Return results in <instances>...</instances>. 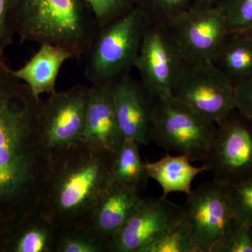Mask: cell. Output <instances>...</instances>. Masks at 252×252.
Returning a JSON list of instances; mask_svg holds the SVG:
<instances>
[{
    "label": "cell",
    "mask_w": 252,
    "mask_h": 252,
    "mask_svg": "<svg viewBox=\"0 0 252 252\" xmlns=\"http://www.w3.org/2000/svg\"><path fill=\"white\" fill-rule=\"evenodd\" d=\"M41 102L0 61V212L14 221L36 210L51 167L41 137Z\"/></svg>",
    "instance_id": "6da1fadb"
},
{
    "label": "cell",
    "mask_w": 252,
    "mask_h": 252,
    "mask_svg": "<svg viewBox=\"0 0 252 252\" xmlns=\"http://www.w3.org/2000/svg\"><path fill=\"white\" fill-rule=\"evenodd\" d=\"M113 160L84 142L54 154L36 210L59 230L84 228L111 185Z\"/></svg>",
    "instance_id": "7a4b0ae2"
},
{
    "label": "cell",
    "mask_w": 252,
    "mask_h": 252,
    "mask_svg": "<svg viewBox=\"0 0 252 252\" xmlns=\"http://www.w3.org/2000/svg\"><path fill=\"white\" fill-rule=\"evenodd\" d=\"M15 26L21 41L61 46L77 59L97 28L86 0H16Z\"/></svg>",
    "instance_id": "3957f363"
},
{
    "label": "cell",
    "mask_w": 252,
    "mask_h": 252,
    "mask_svg": "<svg viewBox=\"0 0 252 252\" xmlns=\"http://www.w3.org/2000/svg\"><path fill=\"white\" fill-rule=\"evenodd\" d=\"M149 25L145 15L135 6L122 17L97 28L82 58L91 86L112 85L130 74Z\"/></svg>",
    "instance_id": "277c9868"
},
{
    "label": "cell",
    "mask_w": 252,
    "mask_h": 252,
    "mask_svg": "<svg viewBox=\"0 0 252 252\" xmlns=\"http://www.w3.org/2000/svg\"><path fill=\"white\" fill-rule=\"evenodd\" d=\"M217 124L207 120L175 97L158 99L152 139L167 152L187 156L191 162H203L206 158Z\"/></svg>",
    "instance_id": "5b68a950"
},
{
    "label": "cell",
    "mask_w": 252,
    "mask_h": 252,
    "mask_svg": "<svg viewBox=\"0 0 252 252\" xmlns=\"http://www.w3.org/2000/svg\"><path fill=\"white\" fill-rule=\"evenodd\" d=\"M203 165L223 186L252 177V124L236 109L217 124Z\"/></svg>",
    "instance_id": "8992f818"
},
{
    "label": "cell",
    "mask_w": 252,
    "mask_h": 252,
    "mask_svg": "<svg viewBox=\"0 0 252 252\" xmlns=\"http://www.w3.org/2000/svg\"><path fill=\"white\" fill-rule=\"evenodd\" d=\"M90 86L77 84L42 101L40 134L51 156L84 142Z\"/></svg>",
    "instance_id": "52a82bcc"
},
{
    "label": "cell",
    "mask_w": 252,
    "mask_h": 252,
    "mask_svg": "<svg viewBox=\"0 0 252 252\" xmlns=\"http://www.w3.org/2000/svg\"><path fill=\"white\" fill-rule=\"evenodd\" d=\"M187 64L167 26L149 24L135 64L146 89L158 99L172 96Z\"/></svg>",
    "instance_id": "ba28073f"
},
{
    "label": "cell",
    "mask_w": 252,
    "mask_h": 252,
    "mask_svg": "<svg viewBox=\"0 0 252 252\" xmlns=\"http://www.w3.org/2000/svg\"><path fill=\"white\" fill-rule=\"evenodd\" d=\"M172 97L215 124L235 109L234 86L210 61L188 63Z\"/></svg>",
    "instance_id": "9c48e42d"
},
{
    "label": "cell",
    "mask_w": 252,
    "mask_h": 252,
    "mask_svg": "<svg viewBox=\"0 0 252 252\" xmlns=\"http://www.w3.org/2000/svg\"><path fill=\"white\" fill-rule=\"evenodd\" d=\"M185 217L167 198H142L107 245L109 252H145Z\"/></svg>",
    "instance_id": "30bf717a"
},
{
    "label": "cell",
    "mask_w": 252,
    "mask_h": 252,
    "mask_svg": "<svg viewBox=\"0 0 252 252\" xmlns=\"http://www.w3.org/2000/svg\"><path fill=\"white\" fill-rule=\"evenodd\" d=\"M182 207L198 252H211L234 218L224 187L213 180L203 182L187 195Z\"/></svg>",
    "instance_id": "8fae6325"
},
{
    "label": "cell",
    "mask_w": 252,
    "mask_h": 252,
    "mask_svg": "<svg viewBox=\"0 0 252 252\" xmlns=\"http://www.w3.org/2000/svg\"><path fill=\"white\" fill-rule=\"evenodd\" d=\"M167 26L188 63L211 62L228 32L223 13L216 5L189 9Z\"/></svg>",
    "instance_id": "7c38bea8"
},
{
    "label": "cell",
    "mask_w": 252,
    "mask_h": 252,
    "mask_svg": "<svg viewBox=\"0 0 252 252\" xmlns=\"http://www.w3.org/2000/svg\"><path fill=\"white\" fill-rule=\"evenodd\" d=\"M111 89L124 139L135 141L139 145H149L158 98L130 74L113 83Z\"/></svg>",
    "instance_id": "4fadbf2b"
},
{
    "label": "cell",
    "mask_w": 252,
    "mask_h": 252,
    "mask_svg": "<svg viewBox=\"0 0 252 252\" xmlns=\"http://www.w3.org/2000/svg\"><path fill=\"white\" fill-rule=\"evenodd\" d=\"M123 141L111 85L91 86L84 142L114 157Z\"/></svg>",
    "instance_id": "5bb4252c"
},
{
    "label": "cell",
    "mask_w": 252,
    "mask_h": 252,
    "mask_svg": "<svg viewBox=\"0 0 252 252\" xmlns=\"http://www.w3.org/2000/svg\"><path fill=\"white\" fill-rule=\"evenodd\" d=\"M142 193L133 187L111 184L99 200L86 228L107 249V244L143 198Z\"/></svg>",
    "instance_id": "9a60e30c"
},
{
    "label": "cell",
    "mask_w": 252,
    "mask_h": 252,
    "mask_svg": "<svg viewBox=\"0 0 252 252\" xmlns=\"http://www.w3.org/2000/svg\"><path fill=\"white\" fill-rule=\"evenodd\" d=\"M59 233L52 222L36 210L11 225L1 252H56Z\"/></svg>",
    "instance_id": "2e32d148"
},
{
    "label": "cell",
    "mask_w": 252,
    "mask_h": 252,
    "mask_svg": "<svg viewBox=\"0 0 252 252\" xmlns=\"http://www.w3.org/2000/svg\"><path fill=\"white\" fill-rule=\"evenodd\" d=\"M75 59L69 50L50 44H41L39 51L22 67L13 74L27 84L34 97L40 99L44 94L56 91L60 69L67 60Z\"/></svg>",
    "instance_id": "e0dca14e"
},
{
    "label": "cell",
    "mask_w": 252,
    "mask_h": 252,
    "mask_svg": "<svg viewBox=\"0 0 252 252\" xmlns=\"http://www.w3.org/2000/svg\"><path fill=\"white\" fill-rule=\"evenodd\" d=\"M233 86L252 77V35L228 31L211 61Z\"/></svg>",
    "instance_id": "ac0fdd59"
},
{
    "label": "cell",
    "mask_w": 252,
    "mask_h": 252,
    "mask_svg": "<svg viewBox=\"0 0 252 252\" xmlns=\"http://www.w3.org/2000/svg\"><path fill=\"white\" fill-rule=\"evenodd\" d=\"M190 162L183 154H167L157 161L144 162V166L149 178L157 181L161 187L162 196L167 198L169 194L175 192L189 195L194 179L207 172L205 165L195 167Z\"/></svg>",
    "instance_id": "d6986e66"
},
{
    "label": "cell",
    "mask_w": 252,
    "mask_h": 252,
    "mask_svg": "<svg viewBox=\"0 0 252 252\" xmlns=\"http://www.w3.org/2000/svg\"><path fill=\"white\" fill-rule=\"evenodd\" d=\"M139 146L135 141L124 139L114 157L111 184L128 186L143 193L149 177L141 159Z\"/></svg>",
    "instance_id": "ffe728a7"
},
{
    "label": "cell",
    "mask_w": 252,
    "mask_h": 252,
    "mask_svg": "<svg viewBox=\"0 0 252 252\" xmlns=\"http://www.w3.org/2000/svg\"><path fill=\"white\" fill-rule=\"evenodd\" d=\"M195 0H135L149 24L167 26L179 15L190 9Z\"/></svg>",
    "instance_id": "44dd1931"
},
{
    "label": "cell",
    "mask_w": 252,
    "mask_h": 252,
    "mask_svg": "<svg viewBox=\"0 0 252 252\" xmlns=\"http://www.w3.org/2000/svg\"><path fill=\"white\" fill-rule=\"evenodd\" d=\"M145 252H198L191 228L185 217Z\"/></svg>",
    "instance_id": "7402d4cb"
},
{
    "label": "cell",
    "mask_w": 252,
    "mask_h": 252,
    "mask_svg": "<svg viewBox=\"0 0 252 252\" xmlns=\"http://www.w3.org/2000/svg\"><path fill=\"white\" fill-rule=\"evenodd\" d=\"M211 252H252L251 226L234 217Z\"/></svg>",
    "instance_id": "603a6c76"
},
{
    "label": "cell",
    "mask_w": 252,
    "mask_h": 252,
    "mask_svg": "<svg viewBox=\"0 0 252 252\" xmlns=\"http://www.w3.org/2000/svg\"><path fill=\"white\" fill-rule=\"evenodd\" d=\"M105 245L86 227L59 230L56 252H106Z\"/></svg>",
    "instance_id": "cb8c5ba5"
},
{
    "label": "cell",
    "mask_w": 252,
    "mask_h": 252,
    "mask_svg": "<svg viewBox=\"0 0 252 252\" xmlns=\"http://www.w3.org/2000/svg\"><path fill=\"white\" fill-rule=\"evenodd\" d=\"M223 187L233 216L252 226V177Z\"/></svg>",
    "instance_id": "d4e9b609"
},
{
    "label": "cell",
    "mask_w": 252,
    "mask_h": 252,
    "mask_svg": "<svg viewBox=\"0 0 252 252\" xmlns=\"http://www.w3.org/2000/svg\"><path fill=\"white\" fill-rule=\"evenodd\" d=\"M228 31H245L252 26V0H218Z\"/></svg>",
    "instance_id": "484cf974"
},
{
    "label": "cell",
    "mask_w": 252,
    "mask_h": 252,
    "mask_svg": "<svg viewBox=\"0 0 252 252\" xmlns=\"http://www.w3.org/2000/svg\"><path fill=\"white\" fill-rule=\"evenodd\" d=\"M94 14L97 27L122 17L135 7V0H86Z\"/></svg>",
    "instance_id": "4316f807"
},
{
    "label": "cell",
    "mask_w": 252,
    "mask_h": 252,
    "mask_svg": "<svg viewBox=\"0 0 252 252\" xmlns=\"http://www.w3.org/2000/svg\"><path fill=\"white\" fill-rule=\"evenodd\" d=\"M16 0H0V61L11 45L16 34L15 7Z\"/></svg>",
    "instance_id": "83f0119b"
},
{
    "label": "cell",
    "mask_w": 252,
    "mask_h": 252,
    "mask_svg": "<svg viewBox=\"0 0 252 252\" xmlns=\"http://www.w3.org/2000/svg\"><path fill=\"white\" fill-rule=\"evenodd\" d=\"M235 109L252 124V77L234 87Z\"/></svg>",
    "instance_id": "f1b7e54d"
},
{
    "label": "cell",
    "mask_w": 252,
    "mask_h": 252,
    "mask_svg": "<svg viewBox=\"0 0 252 252\" xmlns=\"http://www.w3.org/2000/svg\"><path fill=\"white\" fill-rule=\"evenodd\" d=\"M16 221L11 220L9 217H6L4 214L0 212V252L2 250L4 245L5 236L9 231L11 225Z\"/></svg>",
    "instance_id": "f546056e"
},
{
    "label": "cell",
    "mask_w": 252,
    "mask_h": 252,
    "mask_svg": "<svg viewBox=\"0 0 252 252\" xmlns=\"http://www.w3.org/2000/svg\"><path fill=\"white\" fill-rule=\"evenodd\" d=\"M218 0H195L190 9H206L216 5Z\"/></svg>",
    "instance_id": "4dcf8cb0"
},
{
    "label": "cell",
    "mask_w": 252,
    "mask_h": 252,
    "mask_svg": "<svg viewBox=\"0 0 252 252\" xmlns=\"http://www.w3.org/2000/svg\"><path fill=\"white\" fill-rule=\"evenodd\" d=\"M243 32H245L248 33V34H251V35H252V26L251 28H249V29L246 30V31Z\"/></svg>",
    "instance_id": "1f68e13d"
},
{
    "label": "cell",
    "mask_w": 252,
    "mask_h": 252,
    "mask_svg": "<svg viewBox=\"0 0 252 252\" xmlns=\"http://www.w3.org/2000/svg\"><path fill=\"white\" fill-rule=\"evenodd\" d=\"M251 228H252V226H251Z\"/></svg>",
    "instance_id": "d6a6232c"
}]
</instances>
